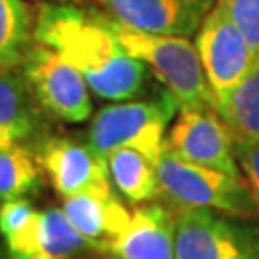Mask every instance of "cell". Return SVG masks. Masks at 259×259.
I'll return each mask as SVG.
<instances>
[{
	"label": "cell",
	"instance_id": "cell-18",
	"mask_svg": "<svg viewBox=\"0 0 259 259\" xmlns=\"http://www.w3.org/2000/svg\"><path fill=\"white\" fill-rule=\"evenodd\" d=\"M40 186L37 159L23 146L0 148V200H18L35 194Z\"/></svg>",
	"mask_w": 259,
	"mask_h": 259
},
{
	"label": "cell",
	"instance_id": "cell-15",
	"mask_svg": "<svg viewBox=\"0 0 259 259\" xmlns=\"http://www.w3.org/2000/svg\"><path fill=\"white\" fill-rule=\"evenodd\" d=\"M110 179L133 204H144L159 194L156 163L135 148H119L108 156Z\"/></svg>",
	"mask_w": 259,
	"mask_h": 259
},
{
	"label": "cell",
	"instance_id": "cell-17",
	"mask_svg": "<svg viewBox=\"0 0 259 259\" xmlns=\"http://www.w3.org/2000/svg\"><path fill=\"white\" fill-rule=\"evenodd\" d=\"M35 21L23 0H0V69L23 64Z\"/></svg>",
	"mask_w": 259,
	"mask_h": 259
},
{
	"label": "cell",
	"instance_id": "cell-7",
	"mask_svg": "<svg viewBox=\"0 0 259 259\" xmlns=\"http://www.w3.org/2000/svg\"><path fill=\"white\" fill-rule=\"evenodd\" d=\"M194 45L215 96V106L250 73L259 60L248 38L217 6L198 29Z\"/></svg>",
	"mask_w": 259,
	"mask_h": 259
},
{
	"label": "cell",
	"instance_id": "cell-9",
	"mask_svg": "<svg viewBox=\"0 0 259 259\" xmlns=\"http://www.w3.org/2000/svg\"><path fill=\"white\" fill-rule=\"evenodd\" d=\"M35 159L50 179L56 192L64 198L113 192L108 159L96 154L91 144L50 137L38 142Z\"/></svg>",
	"mask_w": 259,
	"mask_h": 259
},
{
	"label": "cell",
	"instance_id": "cell-8",
	"mask_svg": "<svg viewBox=\"0 0 259 259\" xmlns=\"http://www.w3.org/2000/svg\"><path fill=\"white\" fill-rule=\"evenodd\" d=\"M165 148L190 163L240 177L234 137L217 110H181L165 139Z\"/></svg>",
	"mask_w": 259,
	"mask_h": 259
},
{
	"label": "cell",
	"instance_id": "cell-5",
	"mask_svg": "<svg viewBox=\"0 0 259 259\" xmlns=\"http://www.w3.org/2000/svg\"><path fill=\"white\" fill-rule=\"evenodd\" d=\"M29 93L48 113L65 123H83L93 113L89 84L81 71L56 50L31 45L21 64Z\"/></svg>",
	"mask_w": 259,
	"mask_h": 259
},
{
	"label": "cell",
	"instance_id": "cell-16",
	"mask_svg": "<svg viewBox=\"0 0 259 259\" xmlns=\"http://www.w3.org/2000/svg\"><path fill=\"white\" fill-rule=\"evenodd\" d=\"M234 140H259V60L251 71L215 106Z\"/></svg>",
	"mask_w": 259,
	"mask_h": 259
},
{
	"label": "cell",
	"instance_id": "cell-11",
	"mask_svg": "<svg viewBox=\"0 0 259 259\" xmlns=\"http://www.w3.org/2000/svg\"><path fill=\"white\" fill-rule=\"evenodd\" d=\"M2 238L8 259H77L93 248L58 207L35 211L21 229Z\"/></svg>",
	"mask_w": 259,
	"mask_h": 259
},
{
	"label": "cell",
	"instance_id": "cell-6",
	"mask_svg": "<svg viewBox=\"0 0 259 259\" xmlns=\"http://www.w3.org/2000/svg\"><path fill=\"white\" fill-rule=\"evenodd\" d=\"M175 259H259V229L213 209H181L175 219Z\"/></svg>",
	"mask_w": 259,
	"mask_h": 259
},
{
	"label": "cell",
	"instance_id": "cell-13",
	"mask_svg": "<svg viewBox=\"0 0 259 259\" xmlns=\"http://www.w3.org/2000/svg\"><path fill=\"white\" fill-rule=\"evenodd\" d=\"M67 219L94 250L108 251L113 242L129 229L131 215L127 207L108 194H79L64 198Z\"/></svg>",
	"mask_w": 259,
	"mask_h": 259
},
{
	"label": "cell",
	"instance_id": "cell-12",
	"mask_svg": "<svg viewBox=\"0 0 259 259\" xmlns=\"http://www.w3.org/2000/svg\"><path fill=\"white\" fill-rule=\"evenodd\" d=\"M175 219L163 205H140L108 253L115 259H175Z\"/></svg>",
	"mask_w": 259,
	"mask_h": 259
},
{
	"label": "cell",
	"instance_id": "cell-2",
	"mask_svg": "<svg viewBox=\"0 0 259 259\" xmlns=\"http://www.w3.org/2000/svg\"><path fill=\"white\" fill-rule=\"evenodd\" d=\"M96 14L123 48L150 67L161 84H165L167 91L175 96L179 110H215V96L207 84L196 45L185 37L156 35L131 27L104 10H96Z\"/></svg>",
	"mask_w": 259,
	"mask_h": 259
},
{
	"label": "cell",
	"instance_id": "cell-3",
	"mask_svg": "<svg viewBox=\"0 0 259 259\" xmlns=\"http://www.w3.org/2000/svg\"><path fill=\"white\" fill-rule=\"evenodd\" d=\"M159 194L181 209H215L234 217H255L259 205L240 177L190 163L163 150L157 161Z\"/></svg>",
	"mask_w": 259,
	"mask_h": 259
},
{
	"label": "cell",
	"instance_id": "cell-19",
	"mask_svg": "<svg viewBox=\"0 0 259 259\" xmlns=\"http://www.w3.org/2000/svg\"><path fill=\"white\" fill-rule=\"evenodd\" d=\"M215 6L240 29L259 58V0H217Z\"/></svg>",
	"mask_w": 259,
	"mask_h": 259
},
{
	"label": "cell",
	"instance_id": "cell-4",
	"mask_svg": "<svg viewBox=\"0 0 259 259\" xmlns=\"http://www.w3.org/2000/svg\"><path fill=\"white\" fill-rule=\"evenodd\" d=\"M179 110L175 96L165 91L156 100H137L104 106L89 129L91 148L108 159L119 148H135L152 163L165 150V131Z\"/></svg>",
	"mask_w": 259,
	"mask_h": 259
},
{
	"label": "cell",
	"instance_id": "cell-20",
	"mask_svg": "<svg viewBox=\"0 0 259 259\" xmlns=\"http://www.w3.org/2000/svg\"><path fill=\"white\" fill-rule=\"evenodd\" d=\"M238 165L259 205V140H234Z\"/></svg>",
	"mask_w": 259,
	"mask_h": 259
},
{
	"label": "cell",
	"instance_id": "cell-22",
	"mask_svg": "<svg viewBox=\"0 0 259 259\" xmlns=\"http://www.w3.org/2000/svg\"><path fill=\"white\" fill-rule=\"evenodd\" d=\"M37 2H42V4H48V2H54V4H73V2H81V0H37Z\"/></svg>",
	"mask_w": 259,
	"mask_h": 259
},
{
	"label": "cell",
	"instance_id": "cell-10",
	"mask_svg": "<svg viewBox=\"0 0 259 259\" xmlns=\"http://www.w3.org/2000/svg\"><path fill=\"white\" fill-rule=\"evenodd\" d=\"M110 16L156 35L196 37L217 0H81Z\"/></svg>",
	"mask_w": 259,
	"mask_h": 259
},
{
	"label": "cell",
	"instance_id": "cell-21",
	"mask_svg": "<svg viewBox=\"0 0 259 259\" xmlns=\"http://www.w3.org/2000/svg\"><path fill=\"white\" fill-rule=\"evenodd\" d=\"M35 211L37 209L25 198L6 200L0 205V234L6 236V234H12L18 229H21L35 215Z\"/></svg>",
	"mask_w": 259,
	"mask_h": 259
},
{
	"label": "cell",
	"instance_id": "cell-14",
	"mask_svg": "<svg viewBox=\"0 0 259 259\" xmlns=\"http://www.w3.org/2000/svg\"><path fill=\"white\" fill-rule=\"evenodd\" d=\"M18 75L0 69V148L18 146L37 127L27 89Z\"/></svg>",
	"mask_w": 259,
	"mask_h": 259
},
{
	"label": "cell",
	"instance_id": "cell-1",
	"mask_svg": "<svg viewBox=\"0 0 259 259\" xmlns=\"http://www.w3.org/2000/svg\"><path fill=\"white\" fill-rule=\"evenodd\" d=\"M33 38L75 65L89 89L104 100H131L142 91L146 65L123 48L94 8L40 4Z\"/></svg>",
	"mask_w": 259,
	"mask_h": 259
}]
</instances>
